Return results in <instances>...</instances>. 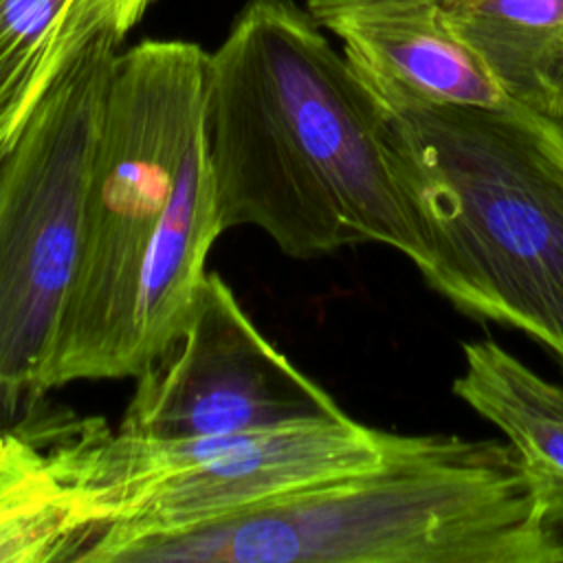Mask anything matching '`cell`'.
Segmentation results:
<instances>
[{
  "label": "cell",
  "mask_w": 563,
  "mask_h": 563,
  "mask_svg": "<svg viewBox=\"0 0 563 563\" xmlns=\"http://www.w3.org/2000/svg\"><path fill=\"white\" fill-rule=\"evenodd\" d=\"M209 53L145 40L119 53L48 387L134 378L176 336L222 233L207 154Z\"/></svg>",
  "instance_id": "7a4b0ae2"
},
{
  "label": "cell",
  "mask_w": 563,
  "mask_h": 563,
  "mask_svg": "<svg viewBox=\"0 0 563 563\" xmlns=\"http://www.w3.org/2000/svg\"><path fill=\"white\" fill-rule=\"evenodd\" d=\"M117 431L191 440L339 420L343 407L253 323L218 273L165 350L134 376Z\"/></svg>",
  "instance_id": "52a82bcc"
},
{
  "label": "cell",
  "mask_w": 563,
  "mask_h": 563,
  "mask_svg": "<svg viewBox=\"0 0 563 563\" xmlns=\"http://www.w3.org/2000/svg\"><path fill=\"white\" fill-rule=\"evenodd\" d=\"M103 563H563V517L508 442L391 433L369 468L178 532L114 541Z\"/></svg>",
  "instance_id": "3957f363"
},
{
  "label": "cell",
  "mask_w": 563,
  "mask_h": 563,
  "mask_svg": "<svg viewBox=\"0 0 563 563\" xmlns=\"http://www.w3.org/2000/svg\"><path fill=\"white\" fill-rule=\"evenodd\" d=\"M88 534L73 563L114 541L209 523L279 493L376 466L389 431L352 416L191 440H145L79 420L44 440Z\"/></svg>",
  "instance_id": "5b68a950"
},
{
  "label": "cell",
  "mask_w": 563,
  "mask_h": 563,
  "mask_svg": "<svg viewBox=\"0 0 563 563\" xmlns=\"http://www.w3.org/2000/svg\"><path fill=\"white\" fill-rule=\"evenodd\" d=\"M464 369L453 394L501 431L543 506L563 517V385L493 339L462 343Z\"/></svg>",
  "instance_id": "30bf717a"
},
{
  "label": "cell",
  "mask_w": 563,
  "mask_h": 563,
  "mask_svg": "<svg viewBox=\"0 0 563 563\" xmlns=\"http://www.w3.org/2000/svg\"><path fill=\"white\" fill-rule=\"evenodd\" d=\"M121 42L81 46L0 156V422L51 389Z\"/></svg>",
  "instance_id": "8992f818"
},
{
  "label": "cell",
  "mask_w": 563,
  "mask_h": 563,
  "mask_svg": "<svg viewBox=\"0 0 563 563\" xmlns=\"http://www.w3.org/2000/svg\"><path fill=\"white\" fill-rule=\"evenodd\" d=\"M347 51L451 33L510 101L563 119V0H306Z\"/></svg>",
  "instance_id": "ba28073f"
},
{
  "label": "cell",
  "mask_w": 563,
  "mask_h": 563,
  "mask_svg": "<svg viewBox=\"0 0 563 563\" xmlns=\"http://www.w3.org/2000/svg\"><path fill=\"white\" fill-rule=\"evenodd\" d=\"M205 128L222 231L295 260L367 242L420 257L389 112L292 0H249L209 53Z\"/></svg>",
  "instance_id": "6da1fadb"
},
{
  "label": "cell",
  "mask_w": 563,
  "mask_h": 563,
  "mask_svg": "<svg viewBox=\"0 0 563 563\" xmlns=\"http://www.w3.org/2000/svg\"><path fill=\"white\" fill-rule=\"evenodd\" d=\"M156 0H0V156L70 62L99 35L128 37Z\"/></svg>",
  "instance_id": "9c48e42d"
},
{
  "label": "cell",
  "mask_w": 563,
  "mask_h": 563,
  "mask_svg": "<svg viewBox=\"0 0 563 563\" xmlns=\"http://www.w3.org/2000/svg\"><path fill=\"white\" fill-rule=\"evenodd\" d=\"M389 125L427 286L563 369V119L440 103L394 110Z\"/></svg>",
  "instance_id": "277c9868"
}]
</instances>
